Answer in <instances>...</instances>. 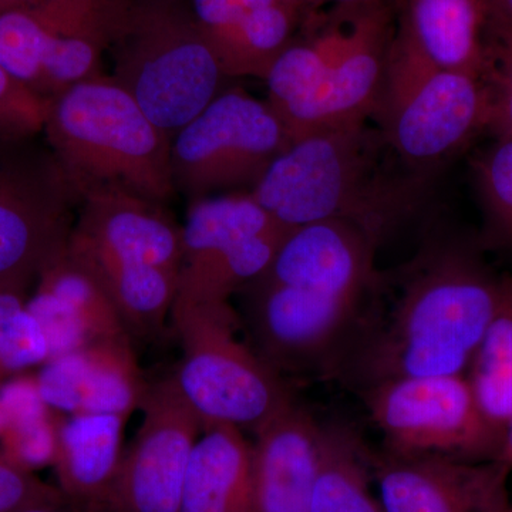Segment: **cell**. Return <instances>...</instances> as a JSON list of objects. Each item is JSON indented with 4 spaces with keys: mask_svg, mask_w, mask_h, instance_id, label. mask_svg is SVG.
Listing matches in <instances>:
<instances>
[{
    "mask_svg": "<svg viewBox=\"0 0 512 512\" xmlns=\"http://www.w3.org/2000/svg\"><path fill=\"white\" fill-rule=\"evenodd\" d=\"M89 2L45 0L32 8L0 13V64L39 94L50 50L74 16Z\"/></svg>",
    "mask_w": 512,
    "mask_h": 512,
    "instance_id": "cell-24",
    "label": "cell"
},
{
    "mask_svg": "<svg viewBox=\"0 0 512 512\" xmlns=\"http://www.w3.org/2000/svg\"><path fill=\"white\" fill-rule=\"evenodd\" d=\"M487 23L512 26V0H483Z\"/></svg>",
    "mask_w": 512,
    "mask_h": 512,
    "instance_id": "cell-32",
    "label": "cell"
},
{
    "mask_svg": "<svg viewBox=\"0 0 512 512\" xmlns=\"http://www.w3.org/2000/svg\"><path fill=\"white\" fill-rule=\"evenodd\" d=\"M289 144L266 101L227 87L171 138L175 191L188 202L222 191L251 192Z\"/></svg>",
    "mask_w": 512,
    "mask_h": 512,
    "instance_id": "cell-8",
    "label": "cell"
},
{
    "mask_svg": "<svg viewBox=\"0 0 512 512\" xmlns=\"http://www.w3.org/2000/svg\"><path fill=\"white\" fill-rule=\"evenodd\" d=\"M487 89V131L495 140L512 138V26L485 25L484 70Z\"/></svg>",
    "mask_w": 512,
    "mask_h": 512,
    "instance_id": "cell-29",
    "label": "cell"
},
{
    "mask_svg": "<svg viewBox=\"0 0 512 512\" xmlns=\"http://www.w3.org/2000/svg\"><path fill=\"white\" fill-rule=\"evenodd\" d=\"M46 111L47 100L0 64V137L39 136Z\"/></svg>",
    "mask_w": 512,
    "mask_h": 512,
    "instance_id": "cell-30",
    "label": "cell"
},
{
    "mask_svg": "<svg viewBox=\"0 0 512 512\" xmlns=\"http://www.w3.org/2000/svg\"><path fill=\"white\" fill-rule=\"evenodd\" d=\"M67 251L99 279L130 336L153 338L163 332L165 320L173 311L178 272L123 264L69 244Z\"/></svg>",
    "mask_w": 512,
    "mask_h": 512,
    "instance_id": "cell-23",
    "label": "cell"
},
{
    "mask_svg": "<svg viewBox=\"0 0 512 512\" xmlns=\"http://www.w3.org/2000/svg\"><path fill=\"white\" fill-rule=\"evenodd\" d=\"M124 423L117 414H72L56 430L53 466L70 512H110Z\"/></svg>",
    "mask_w": 512,
    "mask_h": 512,
    "instance_id": "cell-20",
    "label": "cell"
},
{
    "mask_svg": "<svg viewBox=\"0 0 512 512\" xmlns=\"http://www.w3.org/2000/svg\"><path fill=\"white\" fill-rule=\"evenodd\" d=\"M285 229L289 228L272 217L251 192L218 194L188 202L180 272L214 264L251 239Z\"/></svg>",
    "mask_w": 512,
    "mask_h": 512,
    "instance_id": "cell-22",
    "label": "cell"
},
{
    "mask_svg": "<svg viewBox=\"0 0 512 512\" xmlns=\"http://www.w3.org/2000/svg\"><path fill=\"white\" fill-rule=\"evenodd\" d=\"M50 503H64L59 488L0 456V512H18L33 505Z\"/></svg>",
    "mask_w": 512,
    "mask_h": 512,
    "instance_id": "cell-31",
    "label": "cell"
},
{
    "mask_svg": "<svg viewBox=\"0 0 512 512\" xmlns=\"http://www.w3.org/2000/svg\"><path fill=\"white\" fill-rule=\"evenodd\" d=\"M171 318L184 352L171 377L202 431L254 433L293 402L278 370L235 336L238 316L229 302H174Z\"/></svg>",
    "mask_w": 512,
    "mask_h": 512,
    "instance_id": "cell-6",
    "label": "cell"
},
{
    "mask_svg": "<svg viewBox=\"0 0 512 512\" xmlns=\"http://www.w3.org/2000/svg\"><path fill=\"white\" fill-rule=\"evenodd\" d=\"M383 512H503L511 470L497 461L446 456L373 460Z\"/></svg>",
    "mask_w": 512,
    "mask_h": 512,
    "instance_id": "cell-13",
    "label": "cell"
},
{
    "mask_svg": "<svg viewBox=\"0 0 512 512\" xmlns=\"http://www.w3.org/2000/svg\"><path fill=\"white\" fill-rule=\"evenodd\" d=\"M488 113L480 77L437 66L396 29L373 119L404 163L433 174L487 131Z\"/></svg>",
    "mask_w": 512,
    "mask_h": 512,
    "instance_id": "cell-5",
    "label": "cell"
},
{
    "mask_svg": "<svg viewBox=\"0 0 512 512\" xmlns=\"http://www.w3.org/2000/svg\"><path fill=\"white\" fill-rule=\"evenodd\" d=\"M110 74L171 138L228 86L188 0H113Z\"/></svg>",
    "mask_w": 512,
    "mask_h": 512,
    "instance_id": "cell-4",
    "label": "cell"
},
{
    "mask_svg": "<svg viewBox=\"0 0 512 512\" xmlns=\"http://www.w3.org/2000/svg\"><path fill=\"white\" fill-rule=\"evenodd\" d=\"M397 28L443 69L483 76V0H397Z\"/></svg>",
    "mask_w": 512,
    "mask_h": 512,
    "instance_id": "cell-21",
    "label": "cell"
},
{
    "mask_svg": "<svg viewBox=\"0 0 512 512\" xmlns=\"http://www.w3.org/2000/svg\"><path fill=\"white\" fill-rule=\"evenodd\" d=\"M377 248L346 222H309L289 229L274 261L258 279L362 302L379 284Z\"/></svg>",
    "mask_w": 512,
    "mask_h": 512,
    "instance_id": "cell-15",
    "label": "cell"
},
{
    "mask_svg": "<svg viewBox=\"0 0 512 512\" xmlns=\"http://www.w3.org/2000/svg\"><path fill=\"white\" fill-rule=\"evenodd\" d=\"M343 42L342 13L303 39H293L264 79L268 100L279 120L305 103L328 76Z\"/></svg>",
    "mask_w": 512,
    "mask_h": 512,
    "instance_id": "cell-26",
    "label": "cell"
},
{
    "mask_svg": "<svg viewBox=\"0 0 512 512\" xmlns=\"http://www.w3.org/2000/svg\"><path fill=\"white\" fill-rule=\"evenodd\" d=\"M45 0H0V13L9 12V10H18L32 8Z\"/></svg>",
    "mask_w": 512,
    "mask_h": 512,
    "instance_id": "cell-36",
    "label": "cell"
},
{
    "mask_svg": "<svg viewBox=\"0 0 512 512\" xmlns=\"http://www.w3.org/2000/svg\"><path fill=\"white\" fill-rule=\"evenodd\" d=\"M37 282L35 298L26 306L42 322L53 355L97 340L131 338L99 279L67 247Z\"/></svg>",
    "mask_w": 512,
    "mask_h": 512,
    "instance_id": "cell-19",
    "label": "cell"
},
{
    "mask_svg": "<svg viewBox=\"0 0 512 512\" xmlns=\"http://www.w3.org/2000/svg\"><path fill=\"white\" fill-rule=\"evenodd\" d=\"M373 460L355 433L323 426L322 456L309 512H383L370 487Z\"/></svg>",
    "mask_w": 512,
    "mask_h": 512,
    "instance_id": "cell-25",
    "label": "cell"
},
{
    "mask_svg": "<svg viewBox=\"0 0 512 512\" xmlns=\"http://www.w3.org/2000/svg\"><path fill=\"white\" fill-rule=\"evenodd\" d=\"M80 201L42 134L0 137V292L25 295L63 254Z\"/></svg>",
    "mask_w": 512,
    "mask_h": 512,
    "instance_id": "cell-7",
    "label": "cell"
},
{
    "mask_svg": "<svg viewBox=\"0 0 512 512\" xmlns=\"http://www.w3.org/2000/svg\"><path fill=\"white\" fill-rule=\"evenodd\" d=\"M285 3L291 5L292 8L301 12L303 16L308 15V10L318 8V2L316 0H284Z\"/></svg>",
    "mask_w": 512,
    "mask_h": 512,
    "instance_id": "cell-38",
    "label": "cell"
},
{
    "mask_svg": "<svg viewBox=\"0 0 512 512\" xmlns=\"http://www.w3.org/2000/svg\"><path fill=\"white\" fill-rule=\"evenodd\" d=\"M468 379L485 417L504 440L512 417V278L501 281L497 309L471 362Z\"/></svg>",
    "mask_w": 512,
    "mask_h": 512,
    "instance_id": "cell-27",
    "label": "cell"
},
{
    "mask_svg": "<svg viewBox=\"0 0 512 512\" xmlns=\"http://www.w3.org/2000/svg\"><path fill=\"white\" fill-rule=\"evenodd\" d=\"M503 512H512V510H508V508H507V510H505V511H503Z\"/></svg>",
    "mask_w": 512,
    "mask_h": 512,
    "instance_id": "cell-39",
    "label": "cell"
},
{
    "mask_svg": "<svg viewBox=\"0 0 512 512\" xmlns=\"http://www.w3.org/2000/svg\"><path fill=\"white\" fill-rule=\"evenodd\" d=\"M70 247L123 262L180 274L183 227L165 204L120 190L84 194Z\"/></svg>",
    "mask_w": 512,
    "mask_h": 512,
    "instance_id": "cell-14",
    "label": "cell"
},
{
    "mask_svg": "<svg viewBox=\"0 0 512 512\" xmlns=\"http://www.w3.org/2000/svg\"><path fill=\"white\" fill-rule=\"evenodd\" d=\"M143 420L124 451L110 512H177L202 426L173 377L150 383Z\"/></svg>",
    "mask_w": 512,
    "mask_h": 512,
    "instance_id": "cell-11",
    "label": "cell"
},
{
    "mask_svg": "<svg viewBox=\"0 0 512 512\" xmlns=\"http://www.w3.org/2000/svg\"><path fill=\"white\" fill-rule=\"evenodd\" d=\"M247 319L258 355L296 369L330 352L355 322L360 302L256 279L247 288Z\"/></svg>",
    "mask_w": 512,
    "mask_h": 512,
    "instance_id": "cell-12",
    "label": "cell"
},
{
    "mask_svg": "<svg viewBox=\"0 0 512 512\" xmlns=\"http://www.w3.org/2000/svg\"><path fill=\"white\" fill-rule=\"evenodd\" d=\"M343 42L316 92L281 120L291 143L319 131L373 119L390 46L396 35L393 5L339 6Z\"/></svg>",
    "mask_w": 512,
    "mask_h": 512,
    "instance_id": "cell-10",
    "label": "cell"
},
{
    "mask_svg": "<svg viewBox=\"0 0 512 512\" xmlns=\"http://www.w3.org/2000/svg\"><path fill=\"white\" fill-rule=\"evenodd\" d=\"M365 399L387 453L480 463L497 460L503 446L466 375L383 380L367 386Z\"/></svg>",
    "mask_w": 512,
    "mask_h": 512,
    "instance_id": "cell-9",
    "label": "cell"
},
{
    "mask_svg": "<svg viewBox=\"0 0 512 512\" xmlns=\"http://www.w3.org/2000/svg\"><path fill=\"white\" fill-rule=\"evenodd\" d=\"M254 434L252 476L258 512H309L323 426L292 402Z\"/></svg>",
    "mask_w": 512,
    "mask_h": 512,
    "instance_id": "cell-18",
    "label": "cell"
},
{
    "mask_svg": "<svg viewBox=\"0 0 512 512\" xmlns=\"http://www.w3.org/2000/svg\"><path fill=\"white\" fill-rule=\"evenodd\" d=\"M497 463L503 464L508 470H512V417L508 421L507 429H505L503 446H501L500 454L497 457Z\"/></svg>",
    "mask_w": 512,
    "mask_h": 512,
    "instance_id": "cell-34",
    "label": "cell"
},
{
    "mask_svg": "<svg viewBox=\"0 0 512 512\" xmlns=\"http://www.w3.org/2000/svg\"><path fill=\"white\" fill-rule=\"evenodd\" d=\"M318 5L325 2H335L339 6H372V5H393L396 8L397 0H316Z\"/></svg>",
    "mask_w": 512,
    "mask_h": 512,
    "instance_id": "cell-35",
    "label": "cell"
},
{
    "mask_svg": "<svg viewBox=\"0 0 512 512\" xmlns=\"http://www.w3.org/2000/svg\"><path fill=\"white\" fill-rule=\"evenodd\" d=\"M228 79L264 80L295 39L298 10L284 0H188Z\"/></svg>",
    "mask_w": 512,
    "mask_h": 512,
    "instance_id": "cell-17",
    "label": "cell"
},
{
    "mask_svg": "<svg viewBox=\"0 0 512 512\" xmlns=\"http://www.w3.org/2000/svg\"><path fill=\"white\" fill-rule=\"evenodd\" d=\"M431 251L404 285L387 325L357 355L366 387L470 370L497 309L501 282L463 249Z\"/></svg>",
    "mask_w": 512,
    "mask_h": 512,
    "instance_id": "cell-2",
    "label": "cell"
},
{
    "mask_svg": "<svg viewBox=\"0 0 512 512\" xmlns=\"http://www.w3.org/2000/svg\"><path fill=\"white\" fill-rule=\"evenodd\" d=\"M22 293L0 292V332L5 328L10 318L25 308Z\"/></svg>",
    "mask_w": 512,
    "mask_h": 512,
    "instance_id": "cell-33",
    "label": "cell"
},
{
    "mask_svg": "<svg viewBox=\"0 0 512 512\" xmlns=\"http://www.w3.org/2000/svg\"><path fill=\"white\" fill-rule=\"evenodd\" d=\"M42 136L80 197L120 190L168 204L177 194L171 137L107 74L50 97Z\"/></svg>",
    "mask_w": 512,
    "mask_h": 512,
    "instance_id": "cell-3",
    "label": "cell"
},
{
    "mask_svg": "<svg viewBox=\"0 0 512 512\" xmlns=\"http://www.w3.org/2000/svg\"><path fill=\"white\" fill-rule=\"evenodd\" d=\"M488 238L512 249V138L495 140L473 165Z\"/></svg>",
    "mask_w": 512,
    "mask_h": 512,
    "instance_id": "cell-28",
    "label": "cell"
},
{
    "mask_svg": "<svg viewBox=\"0 0 512 512\" xmlns=\"http://www.w3.org/2000/svg\"><path fill=\"white\" fill-rule=\"evenodd\" d=\"M150 383L137 365L131 338L97 340L43 366L36 389L45 406L72 414L140 409Z\"/></svg>",
    "mask_w": 512,
    "mask_h": 512,
    "instance_id": "cell-16",
    "label": "cell"
},
{
    "mask_svg": "<svg viewBox=\"0 0 512 512\" xmlns=\"http://www.w3.org/2000/svg\"><path fill=\"white\" fill-rule=\"evenodd\" d=\"M18 512H70L66 503H50L33 505V507L25 508Z\"/></svg>",
    "mask_w": 512,
    "mask_h": 512,
    "instance_id": "cell-37",
    "label": "cell"
},
{
    "mask_svg": "<svg viewBox=\"0 0 512 512\" xmlns=\"http://www.w3.org/2000/svg\"><path fill=\"white\" fill-rule=\"evenodd\" d=\"M431 183L365 121L293 141L251 194L285 227L342 221L379 247L420 214Z\"/></svg>",
    "mask_w": 512,
    "mask_h": 512,
    "instance_id": "cell-1",
    "label": "cell"
}]
</instances>
